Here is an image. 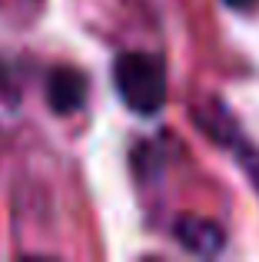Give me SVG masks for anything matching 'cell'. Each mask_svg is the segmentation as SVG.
Wrapping results in <instances>:
<instances>
[{"label":"cell","mask_w":259,"mask_h":262,"mask_svg":"<svg viewBox=\"0 0 259 262\" xmlns=\"http://www.w3.org/2000/svg\"><path fill=\"white\" fill-rule=\"evenodd\" d=\"M176 239L193 256H216L223 249V243H226L220 226L213 219H203V216H180L176 219Z\"/></svg>","instance_id":"3"},{"label":"cell","mask_w":259,"mask_h":262,"mask_svg":"<svg viewBox=\"0 0 259 262\" xmlns=\"http://www.w3.org/2000/svg\"><path fill=\"white\" fill-rule=\"evenodd\" d=\"M113 83H117L120 100L133 113H143V116L160 113L169 96L166 63L156 53H140V50L120 53L113 60Z\"/></svg>","instance_id":"1"},{"label":"cell","mask_w":259,"mask_h":262,"mask_svg":"<svg viewBox=\"0 0 259 262\" xmlns=\"http://www.w3.org/2000/svg\"><path fill=\"white\" fill-rule=\"evenodd\" d=\"M223 4L233 10H253V7H259V0H223Z\"/></svg>","instance_id":"4"},{"label":"cell","mask_w":259,"mask_h":262,"mask_svg":"<svg viewBox=\"0 0 259 262\" xmlns=\"http://www.w3.org/2000/svg\"><path fill=\"white\" fill-rule=\"evenodd\" d=\"M47 103L60 116L77 113L87 103V77L80 70H70V67H57L47 80Z\"/></svg>","instance_id":"2"}]
</instances>
